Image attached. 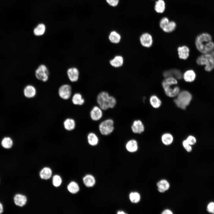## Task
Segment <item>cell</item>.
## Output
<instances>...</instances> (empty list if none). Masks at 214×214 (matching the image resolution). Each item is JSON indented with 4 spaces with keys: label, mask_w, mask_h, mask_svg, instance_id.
Masks as SVG:
<instances>
[{
    "label": "cell",
    "mask_w": 214,
    "mask_h": 214,
    "mask_svg": "<svg viewBox=\"0 0 214 214\" xmlns=\"http://www.w3.org/2000/svg\"><path fill=\"white\" fill-rule=\"evenodd\" d=\"M195 44L197 49L203 54L209 53L214 49V42L209 34L204 32L196 37Z\"/></svg>",
    "instance_id": "obj_1"
},
{
    "label": "cell",
    "mask_w": 214,
    "mask_h": 214,
    "mask_svg": "<svg viewBox=\"0 0 214 214\" xmlns=\"http://www.w3.org/2000/svg\"><path fill=\"white\" fill-rule=\"evenodd\" d=\"M97 101L99 107L104 110L114 108L117 103L115 98L109 95L108 93L106 91H102L98 94Z\"/></svg>",
    "instance_id": "obj_2"
},
{
    "label": "cell",
    "mask_w": 214,
    "mask_h": 214,
    "mask_svg": "<svg viewBox=\"0 0 214 214\" xmlns=\"http://www.w3.org/2000/svg\"><path fill=\"white\" fill-rule=\"evenodd\" d=\"M177 79L172 77L166 78L163 81L162 85L166 95L172 97L176 96L180 92V89L177 85Z\"/></svg>",
    "instance_id": "obj_3"
},
{
    "label": "cell",
    "mask_w": 214,
    "mask_h": 214,
    "mask_svg": "<svg viewBox=\"0 0 214 214\" xmlns=\"http://www.w3.org/2000/svg\"><path fill=\"white\" fill-rule=\"evenodd\" d=\"M176 96L174 101L177 107L182 109H186L192 98L191 93L186 90L180 91Z\"/></svg>",
    "instance_id": "obj_4"
},
{
    "label": "cell",
    "mask_w": 214,
    "mask_h": 214,
    "mask_svg": "<svg viewBox=\"0 0 214 214\" xmlns=\"http://www.w3.org/2000/svg\"><path fill=\"white\" fill-rule=\"evenodd\" d=\"M196 62L199 65H205L204 69L210 72L214 69V58L210 53L203 54L199 56Z\"/></svg>",
    "instance_id": "obj_5"
},
{
    "label": "cell",
    "mask_w": 214,
    "mask_h": 214,
    "mask_svg": "<svg viewBox=\"0 0 214 214\" xmlns=\"http://www.w3.org/2000/svg\"><path fill=\"white\" fill-rule=\"evenodd\" d=\"M114 121L108 119L102 122L99 126L100 133L103 135L107 136L111 133L114 129Z\"/></svg>",
    "instance_id": "obj_6"
},
{
    "label": "cell",
    "mask_w": 214,
    "mask_h": 214,
    "mask_svg": "<svg viewBox=\"0 0 214 214\" xmlns=\"http://www.w3.org/2000/svg\"><path fill=\"white\" fill-rule=\"evenodd\" d=\"M35 75L38 80L45 82L49 78V72L47 67L44 64L40 65L35 71Z\"/></svg>",
    "instance_id": "obj_7"
},
{
    "label": "cell",
    "mask_w": 214,
    "mask_h": 214,
    "mask_svg": "<svg viewBox=\"0 0 214 214\" xmlns=\"http://www.w3.org/2000/svg\"><path fill=\"white\" fill-rule=\"evenodd\" d=\"M58 94L60 97L62 99H68L70 97L72 94V88L68 84L62 85L59 89Z\"/></svg>",
    "instance_id": "obj_8"
},
{
    "label": "cell",
    "mask_w": 214,
    "mask_h": 214,
    "mask_svg": "<svg viewBox=\"0 0 214 214\" xmlns=\"http://www.w3.org/2000/svg\"><path fill=\"white\" fill-rule=\"evenodd\" d=\"M140 40L141 45L147 48L150 47L153 43L152 36L147 33L143 34L140 36Z\"/></svg>",
    "instance_id": "obj_9"
},
{
    "label": "cell",
    "mask_w": 214,
    "mask_h": 214,
    "mask_svg": "<svg viewBox=\"0 0 214 214\" xmlns=\"http://www.w3.org/2000/svg\"><path fill=\"white\" fill-rule=\"evenodd\" d=\"M163 75L166 78L172 77L178 79H181L183 77L182 72L177 69H172L164 71Z\"/></svg>",
    "instance_id": "obj_10"
},
{
    "label": "cell",
    "mask_w": 214,
    "mask_h": 214,
    "mask_svg": "<svg viewBox=\"0 0 214 214\" xmlns=\"http://www.w3.org/2000/svg\"><path fill=\"white\" fill-rule=\"evenodd\" d=\"M67 74L68 78L71 82H75L78 81L79 73L77 68L73 67L69 68L67 71Z\"/></svg>",
    "instance_id": "obj_11"
},
{
    "label": "cell",
    "mask_w": 214,
    "mask_h": 214,
    "mask_svg": "<svg viewBox=\"0 0 214 214\" xmlns=\"http://www.w3.org/2000/svg\"><path fill=\"white\" fill-rule=\"evenodd\" d=\"M102 110L99 107L94 106L90 112L91 119L94 121H97L100 119L103 116Z\"/></svg>",
    "instance_id": "obj_12"
},
{
    "label": "cell",
    "mask_w": 214,
    "mask_h": 214,
    "mask_svg": "<svg viewBox=\"0 0 214 214\" xmlns=\"http://www.w3.org/2000/svg\"><path fill=\"white\" fill-rule=\"evenodd\" d=\"M132 132L135 133L140 134L144 130V126L142 122L139 120L134 121L131 126Z\"/></svg>",
    "instance_id": "obj_13"
},
{
    "label": "cell",
    "mask_w": 214,
    "mask_h": 214,
    "mask_svg": "<svg viewBox=\"0 0 214 214\" xmlns=\"http://www.w3.org/2000/svg\"><path fill=\"white\" fill-rule=\"evenodd\" d=\"M24 96L27 98H31L34 97L36 95V90L33 85L29 84L26 86L23 90Z\"/></svg>",
    "instance_id": "obj_14"
},
{
    "label": "cell",
    "mask_w": 214,
    "mask_h": 214,
    "mask_svg": "<svg viewBox=\"0 0 214 214\" xmlns=\"http://www.w3.org/2000/svg\"><path fill=\"white\" fill-rule=\"evenodd\" d=\"M179 57L181 59H186L188 58L190 50L186 46L179 47L177 48Z\"/></svg>",
    "instance_id": "obj_15"
},
{
    "label": "cell",
    "mask_w": 214,
    "mask_h": 214,
    "mask_svg": "<svg viewBox=\"0 0 214 214\" xmlns=\"http://www.w3.org/2000/svg\"><path fill=\"white\" fill-rule=\"evenodd\" d=\"M111 65L117 68L121 67L124 63V59L120 55H117L110 61Z\"/></svg>",
    "instance_id": "obj_16"
},
{
    "label": "cell",
    "mask_w": 214,
    "mask_h": 214,
    "mask_svg": "<svg viewBox=\"0 0 214 214\" xmlns=\"http://www.w3.org/2000/svg\"><path fill=\"white\" fill-rule=\"evenodd\" d=\"M14 200L15 204L16 205L22 207L26 204L27 198L25 196L18 194H16L14 197Z\"/></svg>",
    "instance_id": "obj_17"
},
{
    "label": "cell",
    "mask_w": 214,
    "mask_h": 214,
    "mask_svg": "<svg viewBox=\"0 0 214 214\" xmlns=\"http://www.w3.org/2000/svg\"><path fill=\"white\" fill-rule=\"evenodd\" d=\"M125 147L128 152H135L138 149L137 142L135 140L131 139L127 142Z\"/></svg>",
    "instance_id": "obj_18"
},
{
    "label": "cell",
    "mask_w": 214,
    "mask_h": 214,
    "mask_svg": "<svg viewBox=\"0 0 214 214\" xmlns=\"http://www.w3.org/2000/svg\"><path fill=\"white\" fill-rule=\"evenodd\" d=\"M196 77L195 73L192 70H189L186 71L183 75V77L185 81L189 82L193 81Z\"/></svg>",
    "instance_id": "obj_19"
},
{
    "label": "cell",
    "mask_w": 214,
    "mask_h": 214,
    "mask_svg": "<svg viewBox=\"0 0 214 214\" xmlns=\"http://www.w3.org/2000/svg\"><path fill=\"white\" fill-rule=\"evenodd\" d=\"M158 190L161 193H163L169 189V184L166 180H162L157 183Z\"/></svg>",
    "instance_id": "obj_20"
},
{
    "label": "cell",
    "mask_w": 214,
    "mask_h": 214,
    "mask_svg": "<svg viewBox=\"0 0 214 214\" xmlns=\"http://www.w3.org/2000/svg\"><path fill=\"white\" fill-rule=\"evenodd\" d=\"M13 143L12 139L9 136L4 137L1 141V145L2 147L6 149L11 148L13 145Z\"/></svg>",
    "instance_id": "obj_21"
},
{
    "label": "cell",
    "mask_w": 214,
    "mask_h": 214,
    "mask_svg": "<svg viewBox=\"0 0 214 214\" xmlns=\"http://www.w3.org/2000/svg\"><path fill=\"white\" fill-rule=\"evenodd\" d=\"M110 41L112 43L117 44L121 40V36L120 34L116 31H111L108 36Z\"/></svg>",
    "instance_id": "obj_22"
},
{
    "label": "cell",
    "mask_w": 214,
    "mask_h": 214,
    "mask_svg": "<svg viewBox=\"0 0 214 214\" xmlns=\"http://www.w3.org/2000/svg\"><path fill=\"white\" fill-rule=\"evenodd\" d=\"M87 139L88 143L92 146L96 145L99 142L97 136L95 133L93 132H90L88 134Z\"/></svg>",
    "instance_id": "obj_23"
},
{
    "label": "cell",
    "mask_w": 214,
    "mask_h": 214,
    "mask_svg": "<svg viewBox=\"0 0 214 214\" xmlns=\"http://www.w3.org/2000/svg\"><path fill=\"white\" fill-rule=\"evenodd\" d=\"M154 9L158 13H163L165 9V3L163 0H158L155 3Z\"/></svg>",
    "instance_id": "obj_24"
},
{
    "label": "cell",
    "mask_w": 214,
    "mask_h": 214,
    "mask_svg": "<svg viewBox=\"0 0 214 214\" xmlns=\"http://www.w3.org/2000/svg\"><path fill=\"white\" fill-rule=\"evenodd\" d=\"M52 174V171L51 169L48 167H45L40 171V176L42 179L47 180L51 177Z\"/></svg>",
    "instance_id": "obj_25"
},
{
    "label": "cell",
    "mask_w": 214,
    "mask_h": 214,
    "mask_svg": "<svg viewBox=\"0 0 214 214\" xmlns=\"http://www.w3.org/2000/svg\"><path fill=\"white\" fill-rule=\"evenodd\" d=\"M162 142L166 145L171 144L173 142V137L170 133H166L163 134L161 137Z\"/></svg>",
    "instance_id": "obj_26"
},
{
    "label": "cell",
    "mask_w": 214,
    "mask_h": 214,
    "mask_svg": "<svg viewBox=\"0 0 214 214\" xmlns=\"http://www.w3.org/2000/svg\"><path fill=\"white\" fill-rule=\"evenodd\" d=\"M150 103L152 106L155 108H159L161 105V101L156 95H152L150 99Z\"/></svg>",
    "instance_id": "obj_27"
},
{
    "label": "cell",
    "mask_w": 214,
    "mask_h": 214,
    "mask_svg": "<svg viewBox=\"0 0 214 214\" xmlns=\"http://www.w3.org/2000/svg\"><path fill=\"white\" fill-rule=\"evenodd\" d=\"M72 101L73 104L76 105H81L84 103V100L82 95L79 93H75L73 96Z\"/></svg>",
    "instance_id": "obj_28"
},
{
    "label": "cell",
    "mask_w": 214,
    "mask_h": 214,
    "mask_svg": "<svg viewBox=\"0 0 214 214\" xmlns=\"http://www.w3.org/2000/svg\"><path fill=\"white\" fill-rule=\"evenodd\" d=\"M83 181L85 185L87 187L93 186L95 183L94 177L90 175H87L83 178Z\"/></svg>",
    "instance_id": "obj_29"
},
{
    "label": "cell",
    "mask_w": 214,
    "mask_h": 214,
    "mask_svg": "<svg viewBox=\"0 0 214 214\" xmlns=\"http://www.w3.org/2000/svg\"><path fill=\"white\" fill-rule=\"evenodd\" d=\"M64 128L67 130H73L75 126V123L74 120L72 119L68 118L66 119L64 123Z\"/></svg>",
    "instance_id": "obj_30"
},
{
    "label": "cell",
    "mask_w": 214,
    "mask_h": 214,
    "mask_svg": "<svg viewBox=\"0 0 214 214\" xmlns=\"http://www.w3.org/2000/svg\"><path fill=\"white\" fill-rule=\"evenodd\" d=\"M176 27V24L174 21H170L162 29L163 31L167 33L171 32L174 31Z\"/></svg>",
    "instance_id": "obj_31"
},
{
    "label": "cell",
    "mask_w": 214,
    "mask_h": 214,
    "mask_svg": "<svg viewBox=\"0 0 214 214\" xmlns=\"http://www.w3.org/2000/svg\"><path fill=\"white\" fill-rule=\"evenodd\" d=\"M67 189L71 193H75L78 192L79 189L78 185L75 182H71L68 185Z\"/></svg>",
    "instance_id": "obj_32"
},
{
    "label": "cell",
    "mask_w": 214,
    "mask_h": 214,
    "mask_svg": "<svg viewBox=\"0 0 214 214\" xmlns=\"http://www.w3.org/2000/svg\"><path fill=\"white\" fill-rule=\"evenodd\" d=\"M45 30V25L43 24H40L35 28L34 31V33L36 36H41L44 33Z\"/></svg>",
    "instance_id": "obj_33"
},
{
    "label": "cell",
    "mask_w": 214,
    "mask_h": 214,
    "mask_svg": "<svg viewBox=\"0 0 214 214\" xmlns=\"http://www.w3.org/2000/svg\"><path fill=\"white\" fill-rule=\"evenodd\" d=\"M129 198L132 202L136 203L140 201V196L139 194L137 192H131L129 195Z\"/></svg>",
    "instance_id": "obj_34"
},
{
    "label": "cell",
    "mask_w": 214,
    "mask_h": 214,
    "mask_svg": "<svg viewBox=\"0 0 214 214\" xmlns=\"http://www.w3.org/2000/svg\"><path fill=\"white\" fill-rule=\"evenodd\" d=\"M52 182L54 186L58 187L62 183V178L59 176L57 175H55L53 177Z\"/></svg>",
    "instance_id": "obj_35"
},
{
    "label": "cell",
    "mask_w": 214,
    "mask_h": 214,
    "mask_svg": "<svg viewBox=\"0 0 214 214\" xmlns=\"http://www.w3.org/2000/svg\"><path fill=\"white\" fill-rule=\"evenodd\" d=\"M185 140L191 145H194L196 142V138L192 135H190L188 136Z\"/></svg>",
    "instance_id": "obj_36"
},
{
    "label": "cell",
    "mask_w": 214,
    "mask_h": 214,
    "mask_svg": "<svg viewBox=\"0 0 214 214\" xmlns=\"http://www.w3.org/2000/svg\"><path fill=\"white\" fill-rule=\"evenodd\" d=\"M169 19L166 17L162 18L160 20L159 23V25L160 28L162 29L169 22Z\"/></svg>",
    "instance_id": "obj_37"
},
{
    "label": "cell",
    "mask_w": 214,
    "mask_h": 214,
    "mask_svg": "<svg viewBox=\"0 0 214 214\" xmlns=\"http://www.w3.org/2000/svg\"><path fill=\"white\" fill-rule=\"evenodd\" d=\"M182 144L183 147L187 152H190L192 151L191 145H190L186 140H185L183 141Z\"/></svg>",
    "instance_id": "obj_38"
},
{
    "label": "cell",
    "mask_w": 214,
    "mask_h": 214,
    "mask_svg": "<svg viewBox=\"0 0 214 214\" xmlns=\"http://www.w3.org/2000/svg\"><path fill=\"white\" fill-rule=\"evenodd\" d=\"M207 210L208 213L214 214V202L209 203L207 206Z\"/></svg>",
    "instance_id": "obj_39"
},
{
    "label": "cell",
    "mask_w": 214,
    "mask_h": 214,
    "mask_svg": "<svg viewBox=\"0 0 214 214\" xmlns=\"http://www.w3.org/2000/svg\"><path fill=\"white\" fill-rule=\"evenodd\" d=\"M106 2L112 7L117 6L119 4V0H106Z\"/></svg>",
    "instance_id": "obj_40"
},
{
    "label": "cell",
    "mask_w": 214,
    "mask_h": 214,
    "mask_svg": "<svg viewBox=\"0 0 214 214\" xmlns=\"http://www.w3.org/2000/svg\"><path fill=\"white\" fill-rule=\"evenodd\" d=\"M163 214H172L173 213L170 210L166 209L164 210L162 213Z\"/></svg>",
    "instance_id": "obj_41"
},
{
    "label": "cell",
    "mask_w": 214,
    "mask_h": 214,
    "mask_svg": "<svg viewBox=\"0 0 214 214\" xmlns=\"http://www.w3.org/2000/svg\"><path fill=\"white\" fill-rule=\"evenodd\" d=\"M3 211V208L2 204L0 202V214L2 213Z\"/></svg>",
    "instance_id": "obj_42"
},
{
    "label": "cell",
    "mask_w": 214,
    "mask_h": 214,
    "mask_svg": "<svg viewBox=\"0 0 214 214\" xmlns=\"http://www.w3.org/2000/svg\"><path fill=\"white\" fill-rule=\"evenodd\" d=\"M210 53L212 56L214 58V51H213Z\"/></svg>",
    "instance_id": "obj_43"
},
{
    "label": "cell",
    "mask_w": 214,
    "mask_h": 214,
    "mask_svg": "<svg viewBox=\"0 0 214 214\" xmlns=\"http://www.w3.org/2000/svg\"><path fill=\"white\" fill-rule=\"evenodd\" d=\"M125 213L123 211H119L117 214H125Z\"/></svg>",
    "instance_id": "obj_44"
}]
</instances>
